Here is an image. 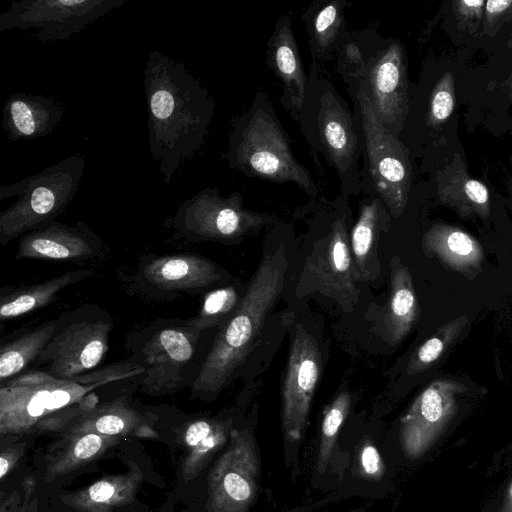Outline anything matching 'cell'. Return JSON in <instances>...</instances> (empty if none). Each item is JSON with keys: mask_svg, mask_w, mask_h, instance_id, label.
<instances>
[{"mask_svg": "<svg viewBox=\"0 0 512 512\" xmlns=\"http://www.w3.org/2000/svg\"><path fill=\"white\" fill-rule=\"evenodd\" d=\"M90 269L68 271L52 279L21 287H7L0 291L1 322L14 319L56 300L57 294L66 287L91 277Z\"/></svg>", "mask_w": 512, "mask_h": 512, "instance_id": "23", "label": "cell"}, {"mask_svg": "<svg viewBox=\"0 0 512 512\" xmlns=\"http://www.w3.org/2000/svg\"><path fill=\"white\" fill-rule=\"evenodd\" d=\"M84 169V155L73 154L19 182L0 186V200L16 197L0 213V244L62 215L80 187Z\"/></svg>", "mask_w": 512, "mask_h": 512, "instance_id": "5", "label": "cell"}, {"mask_svg": "<svg viewBox=\"0 0 512 512\" xmlns=\"http://www.w3.org/2000/svg\"><path fill=\"white\" fill-rule=\"evenodd\" d=\"M129 0H22L0 14V31L36 29L40 42L68 40Z\"/></svg>", "mask_w": 512, "mask_h": 512, "instance_id": "9", "label": "cell"}, {"mask_svg": "<svg viewBox=\"0 0 512 512\" xmlns=\"http://www.w3.org/2000/svg\"><path fill=\"white\" fill-rule=\"evenodd\" d=\"M104 244L84 222L68 225L57 220L23 234L17 259L82 263L103 253Z\"/></svg>", "mask_w": 512, "mask_h": 512, "instance_id": "15", "label": "cell"}, {"mask_svg": "<svg viewBox=\"0 0 512 512\" xmlns=\"http://www.w3.org/2000/svg\"><path fill=\"white\" fill-rule=\"evenodd\" d=\"M56 326V319L36 327L14 333L1 340L0 346V385L20 375L26 368L36 362Z\"/></svg>", "mask_w": 512, "mask_h": 512, "instance_id": "25", "label": "cell"}, {"mask_svg": "<svg viewBox=\"0 0 512 512\" xmlns=\"http://www.w3.org/2000/svg\"><path fill=\"white\" fill-rule=\"evenodd\" d=\"M188 319H157L127 336L130 358L143 369L140 390L163 396L192 386L203 362L198 352L203 333Z\"/></svg>", "mask_w": 512, "mask_h": 512, "instance_id": "4", "label": "cell"}, {"mask_svg": "<svg viewBox=\"0 0 512 512\" xmlns=\"http://www.w3.org/2000/svg\"><path fill=\"white\" fill-rule=\"evenodd\" d=\"M485 4L484 0L453 1L452 8L459 25L472 33L476 32L483 22Z\"/></svg>", "mask_w": 512, "mask_h": 512, "instance_id": "33", "label": "cell"}, {"mask_svg": "<svg viewBox=\"0 0 512 512\" xmlns=\"http://www.w3.org/2000/svg\"><path fill=\"white\" fill-rule=\"evenodd\" d=\"M318 133L325 153L339 174H344L354 160L357 136L350 114L333 90L319 99Z\"/></svg>", "mask_w": 512, "mask_h": 512, "instance_id": "20", "label": "cell"}, {"mask_svg": "<svg viewBox=\"0 0 512 512\" xmlns=\"http://www.w3.org/2000/svg\"><path fill=\"white\" fill-rule=\"evenodd\" d=\"M424 253L438 259L447 269L474 279L482 270L484 251L481 244L463 229L437 223L424 234Z\"/></svg>", "mask_w": 512, "mask_h": 512, "instance_id": "19", "label": "cell"}, {"mask_svg": "<svg viewBox=\"0 0 512 512\" xmlns=\"http://www.w3.org/2000/svg\"><path fill=\"white\" fill-rule=\"evenodd\" d=\"M143 369L131 359L69 379L26 370L0 385L2 432H18L67 424L85 409L82 400L108 384L138 376Z\"/></svg>", "mask_w": 512, "mask_h": 512, "instance_id": "2", "label": "cell"}, {"mask_svg": "<svg viewBox=\"0 0 512 512\" xmlns=\"http://www.w3.org/2000/svg\"><path fill=\"white\" fill-rule=\"evenodd\" d=\"M225 278L222 267L191 253L144 257L134 275L139 290L159 301L203 292Z\"/></svg>", "mask_w": 512, "mask_h": 512, "instance_id": "12", "label": "cell"}, {"mask_svg": "<svg viewBox=\"0 0 512 512\" xmlns=\"http://www.w3.org/2000/svg\"><path fill=\"white\" fill-rule=\"evenodd\" d=\"M466 387L453 380H436L417 397L402 419L401 438L404 449L415 454L425 443L428 431L444 420L455 406L454 396Z\"/></svg>", "mask_w": 512, "mask_h": 512, "instance_id": "18", "label": "cell"}, {"mask_svg": "<svg viewBox=\"0 0 512 512\" xmlns=\"http://www.w3.org/2000/svg\"><path fill=\"white\" fill-rule=\"evenodd\" d=\"M455 105V84L451 72H446L438 80L431 93L426 123L436 127L444 123L452 114Z\"/></svg>", "mask_w": 512, "mask_h": 512, "instance_id": "31", "label": "cell"}, {"mask_svg": "<svg viewBox=\"0 0 512 512\" xmlns=\"http://www.w3.org/2000/svg\"><path fill=\"white\" fill-rule=\"evenodd\" d=\"M235 286H223L207 291L198 313L188 319L189 323L202 331L221 327L235 312L240 301Z\"/></svg>", "mask_w": 512, "mask_h": 512, "instance_id": "28", "label": "cell"}, {"mask_svg": "<svg viewBox=\"0 0 512 512\" xmlns=\"http://www.w3.org/2000/svg\"><path fill=\"white\" fill-rule=\"evenodd\" d=\"M419 305L411 274L398 256L391 260L390 294L383 325L387 341L396 345L418 319Z\"/></svg>", "mask_w": 512, "mask_h": 512, "instance_id": "22", "label": "cell"}, {"mask_svg": "<svg viewBox=\"0 0 512 512\" xmlns=\"http://www.w3.org/2000/svg\"><path fill=\"white\" fill-rule=\"evenodd\" d=\"M351 405L348 392H341L327 408L321 425V435L318 453L317 469L323 473L328 465L336 438Z\"/></svg>", "mask_w": 512, "mask_h": 512, "instance_id": "30", "label": "cell"}, {"mask_svg": "<svg viewBox=\"0 0 512 512\" xmlns=\"http://www.w3.org/2000/svg\"><path fill=\"white\" fill-rule=\"evenodd\" d=\"M437 196L443 205L454 209L461 217H490L489 190L468 174L459 155H455L452 163L438 175Z\"/></svg>", "mask_w": 512, "mask_h": 512, "instance_id": "21", "label": "cell"}, {"mask_svg": "<svg viewBox=\"0 0 512 512\" xmlns=\"http://www.w3.org/2000/svg\"><path fill=\"white\" fill-rule=\"evenodd\" d=\"M512 19V0H489L486 1L483 30L484 34H490L506 21Z\"/></svg>", "mask_w": 512, "mask_h": 512, "instance_id": "35", "label": "cell"}, {"mask_svg": "<svg viewBox=\"0 0 512 512\" xmlns=\"http://www.w3.org/2000/svg\"><path fill=\"white\" fill-rule=\"evenodd\" d=\"M359 469L367 479L378 481L384 475L385 467L376 446L366 441L358 454Z\"/></svg>", "mask_w": 512, "mask_h": 512, "instance_id": "34", "label": "cell"}, {"mask_svg": "<svg viewBox=\"0 0 512 512\" xmlns=\"http://www.w3.org/2000/svg\"><path fill=\"white\" fill-rule=\"evenodd\" d=\"M357 282L346 223L338 218L329 232L313 244L296 294L302 297L319 292L335 300L344 311L351 312L359 297Z\"/></svg>", "mask_w": 512, "mask_h": 512, "instance_id": "10", "label": "cell"}, {"mask_svg": "<svg viewBox=\"0 0 512 512\" xmlns=\"http://www.w3.org/2000/svg\"><path fill=\"white\" fill-rule=\"evenodd\" d=\"M260 479V463L252 436L233 431L228 450L211 477L213 512H247L253 504Z\"/></svg>", "mask_w": 512, "mask_h": 512, "instance_id": "14", "label": "cell"}, {"mask_svg": "<svg viewBox=\"0 0 512 512\" xmlns=\"http://www.w3.org/2000/svg\"><path fill=\"white\" fill-rule=\"evenodd\" d=\"M509 496H510V499H511V501H512V484H511V486H510Z\"/></svg>", "mask_w": 512, "mask_h": 512, "instance_id": "41", "label": "cell"}, {"mask_svg": "<svg viewBox=\"0 0 512 512\" xmlns=\"http://www.w3.org/2000/svg\"><path fill=\"white\" fill-rule=\"evenodd\" d=\"M1 126L11 141L47 136L62 122L66 109L55 98L17 92L4 103Z\"/></svg>", "mask_w": 512, "mask_h": 512, "instance_id": "17", "label": "cell"}, {"mask_svg": "<svg viewBox=\"0 0 512 512\" xmlns=\"http://www.w3.org/2000/svg\"><path fill=\"white\" fill-rule=\"evenodd\" d=\"M225 424L226 422L212 419L193 420L185 429V443L189 447L196 448Z\"/></svg>", "mask_w": 512, "mask_h": 512, "instance_id": "36", "label": "cell"}, {"mask_svg": "<svg viewBox=\"0 0 512 512\" xmlns=\"http://www.w3.org/2000/svg\"><path fill=\"white\" fill-rule=\"evenodd\" d=\"M287 269V250L283 243L265 252L237 309L219 327L201 371L190 387L193 396L214 397L233 378L282 292Z\"/></svg>", "mask_w": 512, "mask_h": 512, "instance_id": "3", "label": "cell"}, {"mask_svg": "<svg viewBox=\"0 0 512 512\" xmlns=\"http://www.w3.org/2000/svg\"><path fill=\"white\" fill-rule=\"evenodd\" d=\"M382 205L378 199L362 206L354 225L350 248L358 281L372 279L376 260V240L380 228Z\"/></svg>", "mask_w": 512, "mask_h": 512, "instance_id": "26", "label": "cell"}, {"mask_svg": "<svg viewBox=\"0 0 512 512\" xmlns=\"http://www.w3.org/2000/svg\"><path fill=\"white\" fill-rule=\"evenodd\" d=\"M468 322L466 316L458 317L440 327L437 332L422 343L411 355L407 373L419 374L433 366L459 336Z\"/></svg>", "mask_w": 512, "mask_h": 512, "instance_id": "29", "label": "cell"}, {"mask_svg": "<svg viewBox=\"0 0 512 512\" xmlns=\"http://www.w3.org/2000/svg\"><path fill=\"white\" fill-rule=\"evenodd\" d=\"M108 437L95 432H85L75 442L73 457L77 460H87L95 456Z\"/></svg>", "mask_w": 512, "mask_h": 512, "instance_id": "37", "label": "cell"}, {"mask_svg": "<svg viewBox=\"0 0 512 512\" xmlns=\"http://www.w3.org/2000/svg\"><path fill=\"white\" fill-rule=\"evenodd\" d=\"M320 371L318 342L301 324H297L282 389V428L290 440L302 438Z\"/></svg>", "mask_w": 512, "mask_h": 512, "instance_id": "13", "label": "cell"}, {"mask_svg": "<svg viewBox=\"0 0 512 512\" xmlns=\"http://www.w3.org/2000/svg\"><path fill=\"white\" fill-rule=\"evenodd\" d=\"M268 221L267 214L245 209L238 193L224 198L216 189L205 188L181 203L171 225L186 240L225 243L263 227Z\"/></svg>", "mask_w": 512, "mask_h": 512, "instance_id": "8", "label": "cell"}, {"mask_svg": "<svg viewBox=\"0 0 512 512\" xmlns=\"http://www.w3.org/2000/svg\"><path fill=\"white\" fill-rule=\"evenodd\" d=\"M510 98L512 99V90H511V93H510Z\"/></svg>", "mask_w": 512, "mask_h": 512, "instance_id": "42", "label": "cell"}, {"mask_svg": "<svg viewBox=\"0 0 512 512\" xmlns=\"http://www.w3.org/2000/svg\"><path fill=\"white\" fill-rule=\"evenodd\" d=\"M148 109V143L163 182L200 151L215 102L184 64L159 50L149 53L143 71Z\"/></svg>", "mask_w": 512, "mask_h": 512, "instance_id": "1", "label": "cell"}, {"mask_svg": "<svg viewBox=\"0 0 512 512\" xmlns=\"http://www.w3.org/2000/svg\"><path fill=\"white\" fill-rule=\"evenodd\" d=\"M269 58L277 76L284 83L291 105L297 110L301 109L307 80L288 17L282 18L277 24L269 45Z\"/></svg>", "mask_w": 512, "mask_h": 512, "instance_id": "24", "label": "cell"}, {"mask_svg": "<svg viewBox=\"0 0 512 512\" xmlns=\"http://www.w3.org/2000/svg\"><path fill=\"white\" fill-rule=\"evenodd\" d=\"M144 422V416L128 404V396L122 395L109 403L97 405L77 418L74 430L114 436L144 425Z\"/></svg>", "mask_w": 512, "mask_h": 512, "instance_id": "27", "label": "cell"}, {"mask_svg": "<svg viewBox=\"0 0 512 512\" xmlns=\"http://www.w3.org/2000/svg\"><path fill=\"white\" fill-rule=\"evenodd\" d=\"M114 322L96 304L86 303L56 319L52 337L36 360L41 371L69 379L97 370L109 349Z\"/></svg>", "mask_w": 512, "mask_h": 512, "instance_id": "7", "label": "cell"}, {"mask_svg": "<svg viewBox=\"0 0 512 512\" xmlns=\"http://www.w3.org/2000/svg\"><path fill=\"white\" fill-rule=\"evenodd\" d=\"M227 157L231 167L246 175L293 182L307 193H317L309 172L293 156L284 131L268 107L257 105L237 120Z\"/></svg>", "mask_w": 512, "mask_h": 512, "instance_id": "6", "label": "cell"}, {"mask_svg": "<svg viewBox=\"0 0 512 512\" xmlns=\"http://www.w3.org/2000/svg\"><path fill=\"white\" fill-rule=\"evenodd\" d=\"M373 110L381 123L390 126L404 119L407 113V78L404 53L398 43L387 47L376 58L368 73Z\"/></svg>", "mask_w": 512, "mask_h": 512, "instance_id": "16", "label": "cell"}, {"mask_svg": "<svg viewBox=\"0 0 512 512\" xmlns=\"http://www.w3.org/2000/svg\"><path fill=\"white\" fill-rule=\"evenodd\" d=\"M341 9L338 2L325 5L315 16L313 32L316 44L327 48L334 41L340 26Z\"/></svg>", "mask_w": 512, "mask_h": 512, "instance_id": "32", "label": "cell"}, {"mask_svg": "<svg viewBox=\"0 0 512 512\" xmlns=\"http://www.w3.org/2000/svg\"><path fill=\"white\" fill-rule=\"evenodd\" d=\"M116 493L115 485L106 480L94 483L88 489L89 498L96 503H105L110 501Z\"/></svg>", "mask_w": 512, "mask_h": 512, "instance_id": "38", "label": "cell"}, {"mask_svg": "<svg viewBox=\"0 0 512 512\" xmlns=\"http://www.w3.org/2000/svg\"><path fill=\"white\" fill-rule=\"evenodd\" d=\"M8 468H9V462H8V460H6L5 456L2 455L1 459H0V476H1V478L4 477Z\"/></svg>", "mask_w": 512, "mask_h": 512, "instance_id": "40", "label": "cell"}, {"mask_svg": "<svg viewBox=\"0 0 512 512\" xmlns=\"http://www.w3.org/2000/svg\"><path fill=\"white\" fill-rule=\"evenodd\" d=\"M358 101L375 189L391 214L399 217L406 207L411 183L409 153L393 132L381 123L362 86L358 91Z\"/></svg>", "mask_w": 512, "mask_h": 512, "instance_id": "11", "label": "cell"}, {"mask_svg": "<svg viewBox=\"0 0 512 512\" xmlns=\"http://www.w3.org/2000/svg\"><path fill=\"white\" fill-rule=\"evenodd\" d=\"M347 53L352 61L357 62L358 60L361 59V54L359 53L357 47H355L354 45H349L347 47Z\"/></svg>", "mask_w": 512, "mask_h": 512, "instance_id": "39", "label": "cell"}]
</instances>
